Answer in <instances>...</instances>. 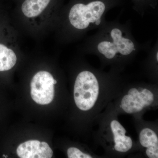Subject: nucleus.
I'll return each mask as SVG.
<instances>
[{
  "instance_id": "9",
  "label": "nucleus",
  "mask_w": 158,
  "mask_h": 158,
  "mask_svg": "<svg viewBox=\"0 0 158 158\" xmlns=\"http://www.w3.org/2000/svg\"><path fill=\"white\" fill-rule=\"evenodd\" d=\"M115 144L114 148L119 152H125L132 147V141L130 137L126 135L114 137Z\"/></svg>"
},
{
  "instance_id": "10",
  "label": "nucleus",
  "mask_w": 158,
  "mask_h": 158,
  "mask_svg": "<svg viewBox=\"0 0 158 158\" xmlns=\"http://www.w3.org/2000/svg\"><path fill=\"white\" fill-rule=\"evenodd\" d=\"M135 3V9L138 13L143 17L147 11L148 7H152L151 4L148 0H133Z\"/></svg>"
},
{
  "instance_id": "14",
  "label": "nucleus",
  "mask_w": 158,
  "mask_h": 158,
  "mask_svg": "<svg viewBox=\"0 0 158 158\" xmlns=\"http://www.w3.org/2000/svg\"><path fill=\"white\" fill-rule=\"evenodd\" d=\"M146 153L148 156L150 158H158V149L149 148H147Z\"/></svg>"
},
{
  "instance_id": "12",
  "label": "nucleus",
  "mask_w": 158,
  "mask_h": 158,
  "mask_svg": "<svg viewBox=\"0 0 158 158\" xmlns=\"http://www.w3.org/2000/svg\"><path fill=\"white\" fill-rule=\"evenodd\" d=\"M67 155L69 158H91V156L82 152L78 148L71 147L67 150Z\"/></svg>"
},
{
  "instance_id": "5",
  "label": "nucleus",
  "mask_w": 158,
  "mask_h": 158,
  "mask_svg": "<svg viewBox=\"0 0 158 158\" xmlns=\"http://www.w3.org/2000/svg\"><path fill=\"white\" fill-rule=\"evenodd\" d=\"M16 152L21 158H51L52 150L45 142L29 140L19 145Z\"/></svg>"
},
{
  "instance_id": "2",
  "label": "nucleus",
  "mask_w": 158,
  "mask_h": 158,
  "mask_svg": "<svg viewBox=\"0 0 158 158\" xmlns=\"http://www.w3.org/2000/svg\"><path fill=\"white\" fill-rule=\"evenodd\" d=\"M115 5L113 0H71L65 11V27L76 37H82L103 25L106 14Z\"/></svg>"
},
{
  "instance_id": "4",
  "label": "nucleus",
  "mask_w": 158,
  "mask_h": 158,
  "mask_svg": "<svg viewBox=\"0 0 158 158\" xmlns=\"http://www.w3.org/2000/svg\"><path fill=\"white\" fill-rule=\"evenodd\" d=\"M52 75L46 71L38 72L31 82V94L34 101L40 105H48L55 95L54 85L57 84Z\"/></svg>"
},
{
  "instance_id": "11",
  "label": "nucleus",
  "mask_w": 158,
  "mask_h": 158,
  "mask_svg": "<svg viewBox=\"0 0 158 158\" xmlns=\"http://www.w3.org/2000/svg\"><path fill=\"white\" fill-rule=\"evenodd\" d=\"M111 128L114 137L125 135V129L118 122L113 120L111 123Z\"/></svg>"
},
{
  "instance_id": "8",
  "label": "nucleus",
  "mask_w": 158,
  "mask_h": 158,
  "mask_svg": "<svg viewBox=\"0 0 158 158\" xmlns=\"http://www.w3.org/2000/svg\"><path fill=\"white\" fill-rule=\"evenodd\" d=\"M140 142L143 147L158 149V138L156 134L149 128L144 129L140 134Z\"/></svg>"
},
{
  "instance_id": "3",
  "label": "nucleus",
  "mask_w": 158,
  "mask_h": 158,
  "mask_svg": "<svg viewBox=\"0 0 158 158\" xmlns=\"http://www.w3.org/2000/svg\"><path fill=\"white\" fill-rule=\"evenodd\" d=\"M99 85L96 76L89 70L81 72L77 76L74 87L76 105L82 111L93 107L97 100Z\"/></svg>"
},
{
  "instance_id": "6",
  "label": "nucleus",
  "mask_w": 158,
  "mask_h": 158,
  "mask_svg": "<svg viewBox=\"0 0 158 158\" xmlns=\"http://www.w3.org/2000/svg\"><path fill=\"white\" fill-rule=\"evenodd\" d=\"M58 0H23L20 9L28 19H36L45 13L56 4Z\"/></svg>"
},
{
  "instance_id": "1",
  "label": "nucleus",
  "mask_w": 158,
  "mask_h": 158,
  "mask_svg": "<svg viewBox=\"0 0 158 158\" xmlns=\"http://www.w3.org/2000/svg\"><path fill=\"white\" fill-rule=\"evenodd\" d=\"M149 42L140 43L134 37L131 22L122 23L118 18L106 21L96 33L85 40L82 51L94 54L108 61L128 59L140 51H148Z\"/></svg>"
},
{
  "instance_id": "7",
  "label": "nucleus",
  "mask_w": 158,
  "mask_h": 158,
  "mask_svg": "<svg viewBox=\"0 0 158 158\" xmlns=\"http://www.w3.org/2000/svg\"><path fill=\"white\" fill-rule=\"evenodd\" d=\"M17 60V56L14 50L0 34V72L10 70L14 67Z\"/></svg>"
},
{
  "instance_id": "15",
  "label": "nucleus",
  "mask_w": 158,
  "mask_h": 158,
  "mask_svg": "<svg viewBox=\"0 0 158 158\" xmlns=\"http://www.w3.org/2000/svg\"><path fill=\"white\" fill-rule=\"evenodd\" d=\"M140 92H139V91L136 88H133L129 90L128 92V94L132 95L134 98H136L140 94Z\"/></svg>"
},
{
  "instance_id": "13",
  "label": "nucleus",
  "mask_w": 158,
  "mask_h": 158,
  "mask_svg": "<svg viewBox=\"0 0 158 158\" xmlns=\"http://www.w3.org/2000/svg\"><path fill=\"white\" fill-rule=\"evenodd\" d=\"M141 93L145 95L148 102L152 104L154 101V95L152 92L148 89H144L141 91Z\"/></svg>"
}]
</instances>
